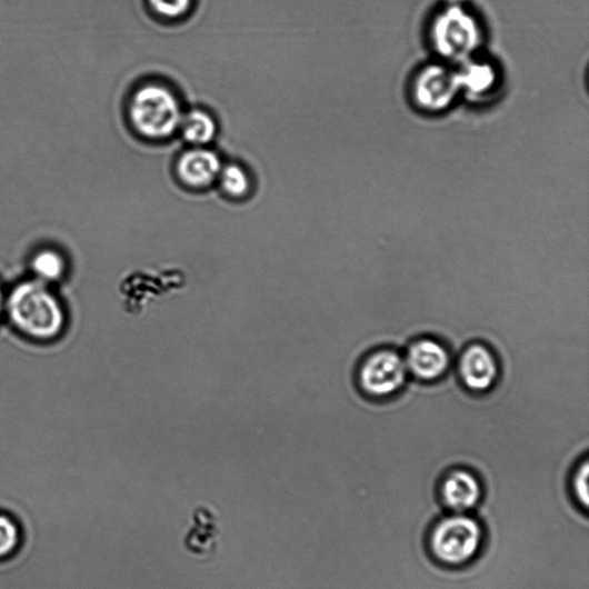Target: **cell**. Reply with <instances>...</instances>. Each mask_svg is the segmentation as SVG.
I'll return each instance as SVG.
<instances>
[{
	"instance_id": "cell-15",
	"label": "cell",
	"mask_w": 589,
	"mask_h": 589,
	"mask_svg": "<svg viewBox=\"0 0 589 589\" xmlns=\"http://www.w3.org/2000/svg\"><path fill=\"white\" fill-rule=\"evenodd\" d=\"M4 306H6L4 293H3L2 288H0V315H2Z\"/></svg>"
},
{
	"instance_id": "cell-3",
	"label": "cell",
	"mask_w": 589,
	"mask_h": 589,
	"mask_svg": "<svg viewBox=\"0 0 589 589\" xmlns=\"http://www.w3.org/2000/svg\"><path fill=\"white\" fill-rule=\"evenodd\" d=\"M129 116L141 136L162 140L178 132L184 113L179 98L171 89L149 83L134 93Z\"/></svg>"
},
{
	"instance_id": "cell-2",
	"label": "cell",
	"mask_w": 589,
	"mask_h": 589,
	"mask_svg": "<svg viewBox=\"0 0 589 589\" xmlns=\"http://www.w3.org/2000/svg\"><path fill=\"white\" fill-rule=\"evenodd\" d=\"M7 309L16 329L36 340L56 339L67 321L56 294L37 279L19 283L10 293Z\"/></svg>"
},
{
	"instance_id": "cell-12",
	"label": "cell",
	"mask_w": 589,
	"mask_h": 589,
	"mask_svg": "<svg viewBox=\"0 0 589 589\" xmlns=\"http://www.w3.org/2000/svg\"><path fill=\"white\" fill-rule=\"evenodd\" d=\"M589 463L587 458L579 461L569 480V496L573 505L587 513L589 508Z\"/></svg>"
},
{
	"instance_id": "cell-6",
	"label": "cell",
	"mask_w": 589,
	"mask_h": 589,
	"mask_svg": "<svg viewBox=\"0 0 589 589\" xmlns=\"http://www.w3.org/2000/svg\"><path fill=\"white\" fill-rule=\"evenodd\" d=\"M457 375L463 387L485 395L492 390L500 378V365L492 349L483 343H471L463 349L457 363Z\"/></svg>"
},
{
	"instance_id": "cell-10",
	"label": "cell",
	"mask_w": 589,
	"mask_h": 589,
	"mask_svg": "<svg viewBox=\"0 0 589 589\" xmlns=\"http://www.w3.org/2000/svg\"><path fill=\"white\" fill-rule=\"evenodd\" d=\"M30 267L37 280L46 284L59 281L67 272V261L60 252L52 249L38 252L32 257Z\"/></svg>"
},
{
	"instance_id": "cell-13",
	"label": "cell",
	"mask_w": 589,
	"mask_h": 589,
	"mask_svg": "<svg viewBox=\"0 0 589 589\" xmlns=\"http://www.w3.org/2000/svg\"><path fill=\"white\" fill-rule=\"evenodd\" d=\"M218 179L222 189L232 198H243L250 189L247 171L237 163L222 167Z\"/></svg>"
},
{
	"instance_id": "cell-11",
	"label": "cell",
	"mask_w": 589,
	"mask_h": 589,
	"mask_svg": "<svg viewBox=\"0 0 589 589\" xmlns=\"http://www.w3.org/2000/svg\"><path fill=\"white\" fill-rule=\"evenodd\" d=\"M22 546V530L16 518L0 512V562L8 561Z\"/></svg>"
},
{
	"instance_id": "cell-4",
	"label": "cell",
	"mask_w": 589,
	"mask_h": 589,
	"mask_svg": "<svg viewBox=\"0 0 589 589\" xmlns=\"http://www.w3.org/2000/svg\"><path fill=\"white\" fill-rule=\"evenodd\" d=\"M403 356L395 349H377L358 368L357 381L366 396L383 400L398 395L408 379Z\"/></svg>"
},
{
	"instance_id": "cell-9",
	"label": "cell",
	"mask_w": 589,
	"mask_h": 589,
	"mask_svg": "<svg viewBox=\"0 0 589 589\" xmlns=\"http://www.w3.org/2000/svg\"><path fill=\"white\" fill-rule=\"evenodd\" d=\"M180 129L184 140L189 143L206 146L216 138L218 127L210 113L203 110H193L183 116Z\"/></svg>"
},
{
	"instance_id": "cell-8",
	"label": "cell",
	"mask_w": 589,
	"mask_h": 589,
	"mask_svg": "<svg viewBox=\"0 0 589 589\" xmlns=\"http://www.w3.org/2000/svg\"><path fill=\"white\" fill-rule=\"evenodd\" d=\"M221 169L219 156L202 148L186 152L178 162L179 177L193 188H204L213 183L219 178Z\"/></svg>"
},
{
	"instance_id": "cell-5",
	"label": "cell",
	"mask_w": 589,
	"mask_h": 589,
	"mask_svg": "<svg viewBox=\"0 0 589 589\" xmlns=\"http://www.w3.org/2000/svg\"><path fill=\"white\" fill-rule=\"evenodd\" d=\"M437 498L445 512L473 513L483 503L486 489L477 472L455 467L439 478Z\"/></svg>"
},
{
	"instance_id": "cell-7",
	"label": "cell",
	"mask_w": 589,
	"mask_h": 589,
	"mask_svg": "<svg viewBox=\"0 0 589 589\" xmlns=\"http://www.w3.org/2000/svg\"><path fill=\"white\" fill-rule=\"evenodd\" d=\"M403 358L408 373L422 382L440 380L451 366V355L448 348L430 337L412 341Z\"/></svg>"
},
{
	"instance_id": "cell-1",
	"label": "cell",
	"mask_w": 589,
	"mask_h": 589,
	"mask_svg": "<svg viewBox=\"0 0 589 589\" xmlns=\"http://www.w3.org/2000/svg\"><path fill=\"white\" fill-rule=\"evenodd\" d=\"M425 543L430 558L439 567L448 570L470 568L485 553V522L473 513H442L431 523Z\"/></svg>"
},
{
	"instance_id": "cell-14",
	"label": "cell",
	"mask_w": 589,
	"mask_h": 589,
	"mask_svg": "<svg viewBox=\"0 0 589 589\" xmlns=\"http://www.w3.org/2000/svg\"><path fill=\"white\" fill-rule=\"evenodd\" d=\"M149 4L161 17L178 19L190 11L192 0H149Z\"/></svg>"
}]
</instances>
